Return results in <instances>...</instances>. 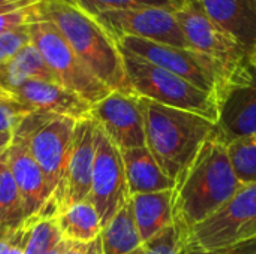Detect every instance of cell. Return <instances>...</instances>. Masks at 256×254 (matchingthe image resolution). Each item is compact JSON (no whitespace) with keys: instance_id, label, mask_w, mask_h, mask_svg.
I'll return each instance as SVG.
<instances>
[{"instance_id":"1","label":"cell","mask_w":256,"mask_h":254,"mask_svg":"<svg viewBox=\"0 0 256 254\" xmlns=\"http://www.w3.org/2000/svg\"><path fill=\"white\" fill-rule=\"evenodd\" d=\"M243 184L228 154V142L216 129L172 190L174 225L184 237L222 208Z\"/></svg>"},{"instance_id":"2","label":"cell","mask_w":256,"mask_h":254,"mask_svg":"<svg viewBox=\"0 0 256 254\" xmlns=\"http://www.w3.org/2000/svg\"><path fill=\"white\" fill-rule=\"evenodd\" d=\"M40 15L54 24L81 63L111 91L135 94L118 45L99 22L66 0H40Z\"/></svg>"},{"instance_id":"3","label":"cell","mask_w":256,"mask_h":254,"mask_svg":"<svg viewBox=\"0 0 256 254\" xmlns=\"http://www.w3.org/2000/svg\"><path fill=\"white\" fill-rule=\"evenodd\" d=\"M140 100L144 112L146 147L176 184L218 124L195 112L170 108L144 97Z\"/></svg>"},{"instance_id":"4","label":"cell","mask_w":256,"mask_h":254,"mask_svg":"<svg viewBox=\"0 0 256 254\" xmlns=\"http://www.w3.org/2000/svg\"><path fill=\"white\" fill-rule=\"evenodd\" d=\"M120 52L129 84L136 96L170 108L200 114L218 124L219 103L216 96L123 48H120Z\"/></svg>"},{"instance_id":"5","label":"cell","mask_w":256,"mask_h":254,"mask_svg":"<svg viewBox=\"0 0 256 254\" xmlns=\"http://www.w3.org/2000/svg\"><path fill=\"white\" fill-rule=\"evenodd\" d=\"M75 124L76 120L70 117L30 112L14 132V138L26 141L33 159L40 166L50 199L62 183Z\"/></svg>"},{"instance_id":"6","label":"cell","mask_w":256,"mask_h":254,"mask_svg":"<svg viewBox=\"0 0 256 254\" xmlns=\"http://www.w3.org/2000/svg\"><path fill=\"white\" fill-rule=\"evenodd\" d=\"M32 43L39 49L57 84L76 93L90 105L106 97L111 90L104 85L76 57L69 43L40 12L28 22Z\"/></svg>"},{"instance_id":"7","label":"cell","mask_w":256,"mask_h":254,"mask_svg":"<svg viewBox=\"0 0 256 254\" xmlns=\"http://www.w3.org/2000/svg\"><path fill=\"white\" fill-rule=\"evenodd\" d=\"M117 45L189 81L198 88L216 96V99L222 87L225 85L228 76L234 72H230L216 60L188 48L170 46L132 36L122 37Z\"/></svg>"},{"instance_id":"8","label":"cell","mask_w":256,"mask_h":254,"mask_svg":"<svg viewBox=\"0 0 256 254\" xmlns=\"http://www.w3.org/2000/svg\"><path fill=\"white\" fill-rule=\"evenodd\" d=\"M256 222V184L243 186L222 208L184 237V250H213L243 240Z\"/></svg>"},{"instance_id":"9","label":"cell","mask_w":256,"mask_h":254,"mask_svg":"<svg viewBox=\"0 0 256 254\" xmlns=\"http://www.w3.org/2000/svg\"><path fill=\"white\" fill-rule=\"evenodd\" d=\"M96 156V121L87 115L76 120L72 145L64 174L56 195L45 204L42 211L57 214L60 210L86 201L90 195L92 174Z\"/></svg>"},{"instance_id":"10","label":"cell","mask_w":256,"mask_h":254,"mask_svg":"<svg viewBox=\"0 0 256 254\" xmlns=\"http://www.w3.org/2000/svg\"><path fill=\"white\" fill-rule=\"evenodd\" d=\"M94 19L116 43L122 37L132 36L156 43L189 49L176 13L166 9L147 7L106 10L94 16Z\"/></svg>"},{"instance_id":"11","label":"cell","mask_w":256,"mask_h":254,"mask_svg":"<svg viewBox=\"0 0 256 254\" xmlns=\"http://www.w3.org/2000/svg\"><path fill=\"white\" fill-rule=\"evenodd\" d=\"M129 198L122 150L96 124V156L87 199L96 208L102 229Z\"/></svg>"},{"instance_id":"12","label":"cell","mask_w":256,"mask_h":254,"mask_svg":"<svg viewBox=\"0 0 256 254\" xmlns=\"http://www.w3.org/2000/svg\"><path fill=\"white\" fill-rule=\"evenodd\" d=\"M218 103V130L226 142L256 136V69L249 60L228 76Z\"/></svg>"},{"instance_id":"13","label":"cell","mask_w":256,"mask_h":254,"mask_svg":"<svg viewBox=\"0 0 256 254\" xmlns=\"http://www.w3.org/2000/svg\"><path fill=\"white\" fill-rule=\"evenodd\" d=\"M176 18L189 49L216 60L230 72L249 60V52L222 27L210 19L195 0H188V3L176 12Z\"/></svg>"},{"instance_id":"14","label":"cell","mask_w":256,"mask_h":254,"mask_svg":"<svg viewBox=\"0 0 256 254\" xmlns=\"http://www.w3.org/2000/svg\"><path fill=\"white\" fill-rule=\"evenodd\" d=\"M90 117L120 150L146 145L144 112L140 96L111 91L92 105Z\"/></svg>"},{"instance_id":"15","label":"cell","mask_w":256,"mask_h":254,"mask_svg":"<svg viewBox=\"0 0 256 254\" xmlns=\"http://www.w3.org/2000/svg\"><path fill=\"white\" fill-rule=\"evenodd\" d=\"M4 156L6 165L22 199L26 220H30L45 208V204L50 199L44 172L33 159L24 139L12 138Z\"/></svg>"},{"instance_id":"16","label":"cell","mask_w":256,"mask_h":254,"mask_svg":"<svg viewBox=\"0 0 256 254\" xmlns=\"http://www.w3.org/2000/svg\"><path fill=\"white\" fill-rule=\"evenodd\" d=\"M10 96L32 112L70 117L75 120L90 115L92 105L76 93L50 81H27L10 91Z\"/></svg>"},{"instance_id":"17","label":"cell","mask_w":256,"mask_h":254,"mask_svg":"<svg viewBox=\"0 0 256 254\" xmlns=\"http://www.w3.org/2000/svg\"><path fill=\"white\" fill-rule=\"evenodd\" d=\"M249 54L256 45V0H195Z\"/></svg>"},{"instance_id":"18","label":"cell","mask_w":256,"mask_h":254,"mask_svg":"<svg viewBox=\"0 0 256 254\" xmlns=\"http://www.w3.org/2000/svg\"><path fill=\"white\" fill-rule=\"evenodd\" d=\"M122 157L130 196L174 189V181L160 169L146 145L122 150Z\"/></svg>"},{"instance_id":"19","label":"cell","mask_w":256,"mask_h":254,"mask_svg":"<svg viewBox=\"0 0 256 254\" xmlns=\"http://www.w3.org/2000/svg\"><path fill=\"white\" fill-rule=\"evenodd\" d=\"M172 190L140 193L130 196L135 222L142 243L152 240L153 237L174 225Z\"/></svg>"},{"instance_id":"20","label":"cell","mask_w":256,"mask_h":254,"mask_svg":"<svg viewBox=\"0 0 256 254\" xmlns=\"http://www.w3.org/2000/svg\"><path fill=\"white\" fill-rule=\"evenodd\" d=\"M57 82L39 49L30 42L6 64L0 66V87L10 94L27 81Z\"/></svg>"},{"instance_id":"21","label":"cell","mask_w":256,"mask_h":254,"mask_svg":"<svg viewBox=\"0 0 256 254\" xmlns=\"http://www.w3.org/2000/svg\"><path fill=\"white\" fill-rule=\"evenodd\" d=\"M56 217L63 241L90 243L100 237V217L88 199L60 210Z\"/></svg>"},{"instance_id":"22","label":"cell","mask_w":256,"mask_h":254,"mask_svg":"<svg viewBox=\"0 0 256 254\" xmlns=\"http://www.w3.org/2000/svg\"><path fill=\"white\" fill-rule=\"evenodd\" d=\"M104 254H129L142 244L130 198L100 232Z\"/></svg>"},{"instance_id":"23","label":"cell","mask_w":256,"mask_h":254,"mask_svg":"<svg viewBox=\"0 0 256 254\" xmlns=\"http://www.w3.org/2000/svg\"><path fill=\"white\" fill-rule=\"evenodd\" d=\"M24 222L26 214L22 199L6 165V156L3 154V163L0 168V234L15 231L21 228Z\"/></svg>"},{"instance_id":"24","label":"cell","mask_w":256,"mask_h":254,"mask_svg":"<svg viewBox=\"0 0 256 254\" xmlns=\"http://www.w3.org/2000/svg\"><path fill=\"white\" fill-rule=\"evenodd\" d=\"M28 222L30 232L24 254H50L63 243L56 214L44 211Z\"/></svg>"},{"instance_id":"25","label":"cell","mask_w":256,"mask_h":254,"mask_svg":"<svg viewBox=\"0 0 256 254\" xmlns=\"http://www.w3.org/2000/svg\"><path fill=\"white\" fill-rule=\"evenodd\" d=\"M69 3L75 4L87 15L94 18L106 10L147 9V7L166 9L176 13L188 3V0H70Z\"/></svg>"},{"instance_id":"26","label":"cell","mask_w":256,"mask_h":254,"mask_svg":"<svg viewBox=\"0 0 256 254\" xmlns=\"http://www.w3.org/2000/svg\"><path fill=\"white\" fill-rule=\"evenodd\" d=\"M228 154L238 181L243 186L256 184V136L228 142Z\"/></svg>"},{"instance_id":"27","label":"cell","mask_w":256,"mask_h":254,"mask_svg":"<svg viewBox=\"0 0 256 254\" xmlns=\"http://www.w3.org/2000/svg\"><path fill=\"white\" fill-rule=\"evenodd\" d=\"M40 0H20L0 6V34L27 25L39 15Z\"/></svg>"},{"instance_id":"28","label":"cell","mask_w":256,"mask_h":254,"mask_svg":"<svg viewBox=\"0 0 256 254\" xmlns=\"http://www.w3.org/2000/svg\"><path fill=\"white\" fill-rule=\"evenodd\" d=\"M184 250L183 235L176 225L166 228L152 240L142 243L129 254H182Z\"/></svg>"},{"instance_id":"29","label":"cell","mask_w":256,"mask_h":254,"mask_svg":"<svg viewBox=\"0 0 256 254\" xmlns=\"http://www.w3.org/2000/svg\"><path fill=\"white\" fill-rule=\"evenodd\" d=\"M30 112L32 111L27 106H24L14 97L0 100V136L6 133H14Z\"/></svg>"},{"instance_id":"30","label":"cell","mask_w":256,"mask_h":254,"mask_svg":"<svg viewBox=\"0 0 256 254\" xmlns=\"http://www.w3.org/2000/svg\"><path fill=\"white\" fill-rule=\"evenodd\" d=\"M30 42L28 24L0 34V66L6 64Z\"/></svg>"},{"instance_id":"31","label":"cell","mask_w":256,"mask_h":254,"mask_svg":"<svg viewBox=\"0 0 256 254\" xmlns=\"http://www.w3.org/2000/svg\"><path fill=\"white\" fill-rule=\"evenodd\" d=\"M182 254H256V235L213 250H183Z\"/></svg>"},{"instance_id":"32","label":"cell","mask_w":256,"mask_h":254,"mask_svg":"<svg viewBox=\"0 0 256 254\" xmlns=\"http://www.w3.org/2000/svg\"><path fill=\"white\" fill-rule=\"evenodd\" d=\"M62 254H104L102 240L98 237L90 243H75V241H63Z\"/></svg>"},{"instance_id":"33","label":"cell","mask_w":256,"mask_h":254,"mask_svg":"<svg viewBox=\"0 0 256 254\" xmlns=\"http://www.w3.org/2000/svg\"><path fill=\"white\" fill-rule=\"evenodd\" d=\"M12 138H14V133H6V135H2L0 136V157L4 154V151L9 148L10 142H12Z\"/></svg>"},{"instance_id":"34","label":"cell","mask_w":256,"mask_h":254,"mask_svg":"<svg viewBox=\"0 0 256 254\" xmlns=\"http://www.w3.org/2000/svg\"><path fill=\"white\" fill-rule=\"evenodd\" d=\"M256 235V222L244 232V235H243V240H246V238H250V237H255Z\"/></svg>"},{"instance_id":"35","label":"cell","mask_w":256,"mask_h":254,"mask_svg":"<svg viewBox=\"0 0 256 254\" xmlns=\"http://www.w3.org/2000/svg\"><path fill=\"white\" fill-rule=\"evenodd\" d=\"M249 61H250V64L256 69V45L255 48L250 51V54H249Z\"/></svg>"},{"instance_id":"36","label":"cell","mask_w":256,"mask_h":254,"mask_svg":"<svg viewBox=\"0 0 256 254\" xmlns=\"http://www.w3.org/2000/svg\"><path fill=\"white\" fill-rule=\"evenodd\" d=\"M8 97H12L8 91H4L2 87H0V100H3V99H8Z\"/></svg>"},{"instance_id":"37","label":"cell","mask_w":256,"mask_h":254,"mask_svg":"<svg viewBox=\"0 0 256 254\" xmlns=\"http://www.w3.org/2000/svg\"><path fill=\"white\" fill-rule=\"evenodd\" d=\"M2 163H3V156L0 157V168H2Z\"/></svg>"},{"instance_id":"38","label":"cell","mask_w":256,"mask_h":254,"mask_svg":"<svg viewBox=\"0 0 256 254\" xmlns=\"http://www.w3.org/2000/svg\"><path fill=\"white\" fill-rule=\"evenodd\" d=\"M66 1H70V0H66Z\"/></svg>"}]
</instances>
